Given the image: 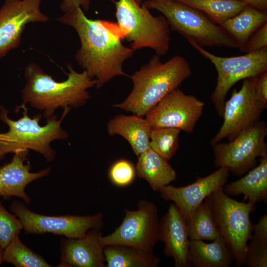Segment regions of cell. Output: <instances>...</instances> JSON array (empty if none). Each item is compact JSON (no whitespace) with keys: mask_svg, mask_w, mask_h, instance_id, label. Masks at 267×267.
Listing matches in <instances>:
<instances>
[{"mask_svg":"<svg viewBox=\"0 0 267 267\" xmlns=\"http://www.w3.org/2000/svg\"><path fill=\"white\" fill-rule=\"evenodd\" d=\"M56 20L77 32L81 46L75 59L91 78L96 80L97 89L115 77H130L124 71L123 66L132 56L134 50L122 44L124 36L117 23L89 19L81 7L64 12Z\"/></svg>","mask_w":267,"mask_h":267,"instance_id":"cell-1","label":"cell"},{"mask_svg":"<svg viewBox=\"0 0 267 267\" xmlns=\"http://www.w3.org/2000/svg\"><path fill=\"white\" fill-rule=\"evenodd\" d=\"M67 78L56 81L35 62L29 63L24 71L26 84L22 90V106L29 105L43 112L46 119L58 108H77L90 98L88 89L96 85V80L84 70L78 72L68 65Z\"/></svg>","mask_w":267,"mask_h":267,"instance_id":"cell-2","label":"cell"},{"mask_svg":"<svg viewBox=\"0 0 267 267\" xmlns=\"http://www.w3.org/2000/svg\"><path fill=\"white\" fill-rule=\"evenodd\" d=\"M191 74L190 65L183 57L176 55L163 63L156 54L130 76L132 90L125 100L113 107L143 117Z\"/></svg>","mask_w":267,"mask_h":267,"instance_id":"cell-3","label":"cell"},{"mask_svg":"<svg viewBox=\"0 0 267 267\" xmlns=\"http://www.w3.org/2000/svg\"><path fill=\"white\" fill-rule=\"evenodd\" d=\"M22 109V116L13 120L8 116L7 110L0 106V120L9 129L5 133H0V161L9 153L32 150L42 155L48 162H52L56 152L51 147L52 141L57 139L66 140L68 133L61 127V124L71 108H64L62 116L57 120L53 115L46 119L44 126L39 124L42 115L37 114L31 118L26 106L20 105L16 110Z\"/></svg>","mask_w":267,"mask_h":267,"instance_id":"cell-4","label":"cell"},{"mask_svg":"<svg viewBox=\"0 0 267 267\" xmlns=\"http://www.w3.org/2000/svg\"><path fill=\"white\" fill-rule=\"evenodd\" d=\"M143 3L166 18L170 27L202 47L238 48L233 37L202 12L177 0H147Z\"/></svg>","mask_w":267,"mask_h":267,"instance_id":"cell-5","label":"cell"},{"mask_svg":"<svg viewBox=\"0 0 267 267\" xmlns=\"http://www.w3.org/2000/svg\"><path fill=\"white\" fill-rule=\"evenodd\" d=\"M115 16L124 39L134 50L149 47L159 56L170 49V27L163 15L155 17L143 4L135 0H113Z\"/></svg>","mask_w":267,"mask_h":267,"instance_id":"cell-6","label":"cell"},{"mask_svg":"<svg viewBox=\"0 0 267 267\" xmlns=\"http://www.w3.org/2000/svg\"><path fill=\"white\" fill-rule=\"evenodd\" d=\"M222 188L215 190L205 200L211 207L217 228L236 266L241 267L244 265L253 231L250 214L255 204L232 199L223 192Z\"/></svg>","mask_w":267,"mask_h":267,"instance_id":"cell-7","label":"cell"},{"mask_svg":"<svg viewBox=\"0 0 267 267\" xmlns=\"http://www.w3.org/2000/svg\"><path fill=\"white\" fill-rule=\"evenodd\" d=\"M188 43L216 68L217 83L211 99L221 117L226 96L231 88L240 80L258 77L267 71V47L242 55L221 57L206 50L194 41Z\"/></svg>","mask_w":267,"mask_h":267,"instance_id":"cell-8","label":"cell"},{"mask_svg":"<svg viewBox=\"0 0 267 267\" xmlns=\"http://www.w3.org/2000/svg\"><path fill=\"white\" fill-rule=\"evenodd\" d=\"M137 206L134 210L124 209L125 216L119 226L111 233L102 236L104 247L122 245L153 252L159 241L158 209L154 203L145 199L139 200Z\"/></svg>","mask_w":267,"mask_h":267,"instance_id":"cell-9","label":"cell"},{"mask_svg":"<svg viewBox=\"0 0 267 267\" xmlns=\"http://www.w3.org/2000/svg\"><path fill=\"white\" fill-rule=\"evenodd\" d=\"M11 212L20 220L27 233H52L68 238H79L91 229L101 230L103 226V216L98 213L92 215L47 216L29 210L24 202L13 201Z\"/></svg>","mask_w":267,"mask_h":267,"instance_id":"cell-10","label":"cell"},{"mask_svg":"<svg viewBox=\"0 0 267 267\" xmlns=\"http://www.w3.org/2000/svg\"><path fill=\"white\" fill-rule=\"evenodd\" d=\"M267 134L265 122L259 121L229 142L216 144L213 146L214 166L226 168L236 176L243 175L254 166L257 158L267 155Z\"/></svg>","mask_w":267,"mask_h":267,"instance_id":"cell-11","label":"cell"},{"mask_svg":"<svg viewBox=\"0 0 267 267\" xmlns=\"http://www.w3.org/2000/svg\"><path fill=\"white\" fill-rule=\"evenodd\" d=\"M258 77L243 80L240 89H234L230 98L225 101L222 116L223 123L210 141L212 146L224 138L231 141L241 132L260 121L261 115L265 108L255 94Z\"/></svg>","mask_w":267,"mask_h":267,"instance_id":"cell-12","label":"cell"},{"mask_svg":"<svg viewBox=\"0 0 267 267\" xmlns=\"http://www.w3.org/2000/svg\"><path fill=\"white\" fill-rule=\"evenodd\" d=\"M204 103L177 88L164 97L145 115L151 129L176 128L191 134L201 116Z\"/></svg>","mask_w":267,"mask_h":267,"instance_id":"cell-13","label":"cell"},{"mask_svg":"<svg viewBox=\"0 0 267 267\" xmlns=\"http://www.w3.org/2000/svg\"><path fill=\"white\" fill-rule=\"evenodd\" d=\"M42 0H5L0 8V58L18 47L26 25L44 23L49 17L40 9Z\"/></svg>","mask_w":267,"mask_h":267,"instance_id":"cell-14","label":"cell"},{"mask_svg":"<svg viewBox=\"0 0 267 267\" xmlns=\"http://www.w3.org/2000/svg\"><path fill=\"white\" fill-rule=\"evenodd\" d=\"M229 176L228 169L220 167L208 176L197 177L191 184L178 187L169 184L159 192L162 198L174 202L187 222L207 196L223 187Z\"/></svg>","mask_w":267,"mask_h":267,"instance_id":"cell-15","label":"cell"},{"mask_svg":"<svg viewBox=\"0 0 267 267\" xmlns=\"http://www.w3.org/2000/svg\"><path fill=\"white\" fill-rule=\"evenodd\" d=\"M101 230L91 229L79 238L60 240V261L57 267H106Z\"/></svg>","mask_w":267,"mask_h":267,"instance_id":"cell-16","label":"cell"},{"mask_svg":"<svg viewBox=\"0 0 267 267\" xmlns=\"http://www.w3.org/2000/svg\"><path fill=\"white\" fill-rule=\"evenodd\" d=\"M159 240L164 243V253L174 260L175 267H191L186 221L174 203L160 221Z\"/></svg>","mask_w":267,"mask_h":267,"instance_id":"cell-17","label":"cell"},{"mask_svg":"<svg viewBox=\"0 0 267 267\" xmlns=\"http://www.w3.org/2000/svg\"><path fill=\"white\" fill-rule=\"evenodd\" d=\"M29 152L23 151L14 154L10 162L0 167V196L3 199L17 197L29 205L31 199L25 191L26 186L49 174V167L38 172H31L30 162H25Z\"/></svg>","mask_w":267,"mask_h":267,"instance_id":"cell-18","label":"cell"},{"mask_svg":"<svg viewBox=\"0 0 267 267\" xmlns=\"http://www.w3.org/2000/svg\"><path fill=\"white\" fill-rule=\"evenodd\" d=\"M107 129L109 135L118 134L125 138L137 156L150 148L151 128L142 116L117 115L108 122Z\"/></svg>","mask_w":267,"mask_h":267,"instance_id":"cell-19","label":"cell"},{"mask_svg":"<svg viewBox=\"0 0 267 267\" xmlns=\"http://www.w3.org/2000/svg\"><path fill=\"white\" fill-rule=\"evenodd\" d=\"M228 196L243 194L244 200L254 204L267 199V155L260 158L259 165L240 179L225 183L222 188Z\"/></svg>","mask_w":267,"mask_h":267,"instance_id":"cell-20","label":"cell"},{"mask_svg":"<svg viewBox=\"0 0 267 267\" xmlns=\"http://www.w3.org/2000/svg\"><path fill=\"white\" fill-rule=\"evenodd\" d=\"M137 157L136 173L139 178L145 180L154 191H159L176 179L177 173L169 161L150 148Z\"/></svg>","mask_w":267,"mask_h":267,"instance_id":"cell-21","label":"cell"},{"mask_svg":"<svg viewBox=\"0 0 267 267\" xmlns=\"http://www.w3.org/2000/svg\"><path fill=\"white\" fill-rule=\"evenodd\" d=\"M189 256L190 266L194 267H229L233 261L220 234L210 243L189 240Z\"/></svg>","mask_w":267,"mask_h":267,"instance_id":"cell-22","label":"cell"},{"mask_svg":"<svg viewBox=\"0 0 267 267\" xmlns=\"http://www.w3.org/2000/svg\"><path fill=\"white\" fill-rule=\"evenodd\" d=\"M103 253L106 267H157L161 263L153 252L132 246L107 245Z\"/></svg>","mask_w":267,"mask_h":267,"instance_id":"cell-23","label":"cell"},{"mask_svg":"<svg viewBox=\"0 0 267 267\" xmlns=\"http://www.w3.org/2000/svg\"><path fill=\"white\" fill-rule=\"evenodd\" d=\"M267 23V12L246 5L221 26L236 40L241 51L249 38Z\"/></svg>","mask_w":267,"mask_h":267,"instance_id":"cell-24","label":"cell"},{"mask_svg":"<svg viewBox=\"0 0 267 267\" xmlns=\"http://www.w3.org/2000/svg\"><path fill=\"white\" fill-rule=\"evenodd\" d=\"M206 14L221 25L238 14L247 5L238 0H177Z\"/></svg>","mask_w":267,"mask_h":267,"instance_id":"cell-25","label":"cell"},{"mask_svg":"<svg viewBox=\"0 0 267 267\" xmlns=\"http://www.w3.org/2000/svg\"><path fill=\"white\" fill-rule=\"evenodd\" d=\"M186 223L189 240L212 241L220 234L211 207L206 200L194 211Z\"/></svg>","mask_w":267,"mask_h":267,"instance_id":"cell-26","label":"cell"},{"mask_svg":"<svg viewBox=\"0 0 267 267\" xmlns=\"http://www.w3.org/2000/svg\"><path fill=\"white\" fill-rule=\"evenodd\" d=\"M253 234L247 246L244 265L248 267H267V215L253 225Z\"/></svg>","mask_w":267,"mask_h":267,"instance_id":"cell-27","label":"cell"},{"mask_svg":"<svg viewBox=\"0 0 267 267\" xmlns=\"http://www.w3.org/2000/svg\"><path fill=\"white\" fill-rule=\"evenodd\" d=\"M3 262L16 267H51L41 255L26 246L16 236L3 249Z\"/></svg>","mask_w":267,"mask_h":267,"instance_id":"cell-28","label":"cell"},{"mask_svg":"<svg viewBox=\"0 0 267 267\" xmlns=\"http://www.w3.org/2000/svg\"><path fill=\"white\" fill-rule=\"evenodd\" d=\"M180 130L176 128L151 129L149 146L166 160L169 161L178 148Z\"/></svg>","mask_w":267,"mask_h":267,"instance_id":"cell-29","label":"cell"},{"mask_svg":"<svg viewBox=\"0 0 267 267\" xmlns=\"http://www.w3.org/2000/svg\"><path fill=\"white\" fill-rule=\"evenodd\" d=\"M23 229L20 220L10 213L0 201V246L4 249L21 230Z\"/></svg>","mask_w":267,"mask_h":267,"instance_id":"cell-30","label":"cell"},{"mask_svg":"<svg viewBox=\"0 0 267 267\" xmlns=\"http://www.w3.org/2000/svg\"><path fill=\"white\" fill-rule=\"evenodd\" d=\"M135 174V167L126 159H120L115 162L108 172L110 181L118 187L130 185L134 180Z\"/></svg>","mask_w":267,"mask_h":267,"instance_id":"cell-31","label":"cell"},{"mask_svg":"<svg viewBox=\"0 0 267 267\" xmlns=\"http://www.w3.org/2000/svg\"><path fill=\"white\" fill-rule=\"evenodd\" d=\"M266 47H267V23L249 38L241 51L249 53Z\"/></svg>","mask_w":267,"mask_h":267,"instance_id":"cell-32","label":"cell"},{"mask_svg":"<svg viewBox=\"0 0 267 267\" xmlns=\"http://www.w3.org/2000/svg\"><path fill=\"white\" fill-rule=\"evenodd\" d=\"M255 94L260 103L266 109L267 107V72L258 77L255 85Z\"/></svg>","mask_w":267,"mask_h":267,"instance_id":"cell-33","label":"cell"},{"mask_svg":"<svg viewBox=\"0 0 267 267\" xmlns=\"http://www.w3.org/2000/svg\"><path fill=\"white\" fill-rule=\"evenodd\" d=\"M90 4V0H63L60 9L63 12H65L76 7H81L86 11H88Z\"/></svg>","mask_w":267,"mask_h":267,"instance_id":"cell-34","label":"cell"},{"mask_svg":"<svg viewBox=\"0 0 267 267\" xmlns=\"http://www.w3.org/2000/svg\"><path fill=\"white\" fill-rule=\"evenodd\" d=\"M260 10L267 12V0H238Z\"/></svg>","mask_w":267,"mask_h":267,"instance_id":"cell-35","label":"cell"},{"mask_svg":"<svg viewBox=\"0 0 267 267\" xmlns=\"http://www.w3.org/2000/svg\"><path fill=\"white\" fill-rule=\"evenodd\" d=\"M3 249H2L0 246V266L1 264L2 263H3Z\"/></svg>","mask_w":267,"mask_h":267,"instance_id":"cell-36","label":"cell"},{"mask_svg":"<svg viewBox=\"0 0 267 267\" xmlns=\"http://www.w3.org/2000/svg\"><path fill=\"white\" fill-rule=\"evenodd\" d=\"M135 0L136 1V2L138 4H139L140 5H141V4H142L143 3V0Z\"/></svg>","mask_w":267,"mask_h":267,"instance_id":"cell-37","label":"cell"}]
</instances>
